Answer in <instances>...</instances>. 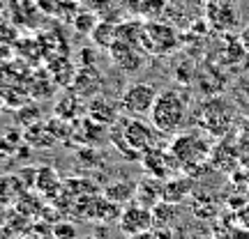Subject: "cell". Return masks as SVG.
<instances>
[{"label": "cell", "instance_id": "5", "mask_svg": "<svg viewBox=\"0 0 249 239\" xmlns=\"http://www.w3.org/2000/svg\"><path fill=\"white\" fill-rule=\"evenodd\" d=\"M157 88L152 83H129L127 88L123 90V95L118 99V106L123 111V115L129 117H143V115H150L152 104L157 99Z\"/></svg>", "mask_w": 249, "mask_h": 239}, {"label": "cell", "instance_id": "11", "mask_svg": "<svg viewBox=\"0 0 249 239\" xmlns=\"http://www.w3.org/2000/svg\"><path fill=\"white\" fill-rule=\"evenodd\" d=\"M205 14L210 26L217 30H231L238 23V12L233 9V2H226V0H208Z\"/></svg>", "mask_w": 249, "mask_h": 239}, {"label": "cell", "instance_id": "1", "mask_svg": "<svg viewBox=\"0 0 249 239\" xmlns=\"http://www.w3.org/2000/svg\"><path fill=\"white\" fill-rule=\"evenodd\" d=\"M164 133L152 122H145L141 117L123 115L111 127V143L124 159L141 161L148 150L157 147Z\"/></svg>", "mask_w": 249, "mask_h": 239}, {"label": "cell", "instance_id": "28", "mask_svg": "<svg viewBox=\"0 0 249 239\" xmlns=\"http://www.w3.org/2000/svg\"><path fill=\"white\" fill-rule=\"evenodd\" d=\"M127 239H157L155 230H145V232H136V235H129Z\"/></svg>", "mask_w": 249, "mask_h": 239}, {"label": "cell", "instance_id": "10", "mask_svg": "<svg viewBox=\"0 0 249 239\" xmlns=\"http://www.w3.org/2000/svg\"><path fill=\"white\" fill-rule=\"evenodd\" d=\"M102 83H104V79L95 67H81L79 74H74L71 90L83 99H95L102 92Z\"/></svg>", "mask_w": 249, "mask_h": 239}, {"label": "cell", "instance_id": "25", "mask_svg": "<svg viewBox=\"0 0 249 239\" xmlns=\"http://www.w3.org/2000/svg\"><path fill=\"white\" fill-rule=\"evenodd\" d=\"M53 237L55 239H76V225L70 221H58L53 225Z\"/></svg>", "mask_w": 249, "mask_h": 239}, {"label": "cell", "instance_id": "30", "mask_svg": "<svg viewBox=\"0 0 249 239\" xmlns=\"http://www.w3.org/2000/svg\"><path fill=\"white\" fill-rule=\"evenodd\" d=\"M86 239H102V237H86Z\"/></svg>", "mask_w": 249, "mask_h": 239}, {"label": "cell", "instance_id": "13", "mask_svg": "<svg viewBox=\"0 0 249 239\" xmlns=\"http://www.w3.org/2000/svg\"><path fill=\"white\" fill-rule=\"evenodd\" d=\"M164 200V179H157L152 175H145L143 179H139L136 186V203L145 205V207H155Z\"/></svg>", "mask_w": 249, "mask_h": 239}, {"label": "cell", "instance_id": "2", "mask_svg": "<svg viewBox=\"0 0 249 239\" xmlns=\"http://www.w3.org/2000/svg\"><path fill=\"white\" fill-rule=\"evenodd\" d=\"M189 120V97L182 90L166 88L161 90L150 111V122L164 136H176Z\"/></svg>", "mask_w": 249, "mask_h": 239}, {"label": "cell", "instance_id": "19", "mask_svg": "<svg viewBox=\"0 0 249 239\" xmlns=\"http://www.w3.org/2000/svg\"><path fill=\"white\" fill-rule=\"evenodd\" d=\"M35 186H37V191H42V193L49 195V198L55 195L62 189L58 173H55L53 168H49V166H42V168L35 170Z\"/></svg>", "mask_w": 249, "mask_h": 239}, {"label": "cell", "instance_id": "23", "mask_svg": "<svg viewBox=\"0 0 249 239\" xmlns=\"http://www.w3.org/2000/svg\"><path fill=\"white\" fill-rule=\"evenodd\" d=\"M166 9V0H139V12L148 18H160Z\"/></svg>", "mask_w": 249, "mask_h": 239}, {"label": "cell", "instance_id": "4", "mask_svg": "<svg viewBox=\"0 0 249 239\" xmlns=\"http://www.w3.org/2000/svg\"><path fill=\"white\" fill-rule=\"evenodd\" d=\"M233 115H235V113H233V106L226 99L213 97L198 106V111L192 115V120L196 122L198 129L208 131L210 136H224V133L231 129Z\"/></svg>", "mask_w": 249, "mask_h": 239}, {"label": "cell", "instance_id": "22", "mask_svg": "<svg viewBox=\"0 0 249 239\" xmlns=\"http://www.w3.org/2000/svg\"><path fill=\"white\" fill-rule=\"evenodd\" d=\"M152 216H155V228H173L178 219V205H169L161 200L160 205L152 207Z\"/></svg>", "mask_w": 249, "mask_h": 239}, {"label": "cell", "instance_id": "21", "mask_svg": "<svg viewBox=\"0 0 249 239\" xmlns=\"http://www.w3.org/2000/svg\"><path fill=\"white\" fill-rule=\"evenodd\" d=\"M23 195V182L17 175H0V205L18 200Z\"/></svg>", "mask_w": 249, "mask_h": 239}, {"label": "cell", "instance_id": "24", "mask_svg": "<svg viewBox=\"0 0 249 239\" xmlns=\"http://www.w3.org/2000/svg\"><path fill=\"white\" fill-rule=\"evenodd\" d=\"M97 23L99 21L92 12H81V14H76V18H74V30H76V32H83V35H90Z\"/></svg>", "mask_w": 249, "mask_h": 239}, {"label": "cell", "instance_id": "20", "mask_svg": "<svg viewBox=\"0 0 249 239\" xmlns=\"http://www.w3.org/2000/svg\"><path fill=\"white\" fill-rule=\"evenodd\" d=\"M90 39L97 46H102V48H111L118 39V26L113 21L104 18V21H99L97 26H95V30L90 32Z\"/></svg>", "mask_w": 249, "mask_h": 239}, {"label": "cell", "instance_id": "8", "mask_svg": "<svg viewBox=\"0 0 249 239\" xmlns=\"http://www.w3.org/2000/svg\"><path fill=\"white\" fill-rule=\"evenodd\" d=\"M118 230L123 232L124 237L129 235H136V232H145V230H155V216H152V209L145 207L141 203H129L120 212V219H118Z\"/></svg>", "mask_w": 249, "mask_h": 239}, {"label": "cell", "instance_id": "7", "mask_svg": "<svg viewBox=\"0 0 249 239\" xmlns=\"http://www.w3.org/2000/svg\"><path fill=\"white\" fill-rule=\"evenodd\" d=\"M141 166L145 168L148 175H152V177H157V179H164V182L178 177V173L182 170L180 163L176 161V157H173V152L169 147H164V145H157V147L145 152L141 157Z\"/></svg>", "mask_w": 249, "mask_h": 239}, {"label": "cell", "instance_id": "9", "mask_svg": "<svg viewBox=\"0 0 249 239\" xmlns=\"http://www.w3.org/2000/svg\"><path fill=\"white\" fill-rule=\"evenodd\" d=\"M108 51H111V62L124 74H134L136 69H141L143 60H145V51L141 46L124 44V42H118V39Z\"/></svg>", "mask_w": 249, "mask_h": 239}, {"label": "cell", "instance_id": "14", "mask_svg": "<svg viewBox=\"0 0 249 239\" xmlns=\"http://www.w3.org/2000/svg\"><path fill=\"white\" fill-rule=\"evenodd\" d=\"M86 106L88 104H83V97H79L76 92H67L55 101V117H60L65 122H76L86 113Z\"/></svg>", "mask_w": 249, "mask_h": 239}, {"label": "cell", "instance_id": "15", "mask_svg": "<svg viewBox=\"0 0 249 239\" xmlns=\"http://www.w3.org/2000/svg\"><path fill=\"white\" fill-rule=\"evenodd\" d=\"M102 136H104V127H99L97 122H92L88 115L74 122L71 138L76 143H81V145H86V147H95V145L102 141Z\"/></svg>", "mask_w": 249, "mask_h": 239}, {"label": "cell", "instance_id": "27", "mask_svg": "<svg viewBox=\"0 0 249 239\" xmlns=\"http://www.w3.org/2000/svg\"><path fill=\"white\" fill-rule=\"evenodd\" d=\"M155 235H157V239H180L176 228H155Z\"/></svg>", "mask_w": 249, "mask_h": 239}, {"label": "cell", "instance_id": "16", "mask_svg": "<svg viewBox=\"0 0 249 239\" xmlns=\"http://www.w3.org/2000/svg\"><path fill=\"white\" fill-rule=\"evenodd\" d=\"M136 186H139L136 179H118V182H111V184L104 186L102 193L107 195L111 203L129 205V203L136 200Z\"/></svg>", "mask_w": 249, "mask_h": 239}, {"label": "cell", "instance_id": "12", "mask_svg": "<svg viewBox=\"0 0 249 239\" xmlns=\"http://www.w3.org/2000/svg\"><path fill=\"white\" fill-rule=\"evenodd\" d=\"M118 108L113 101H108L104 97H95L88 101V106H86V115L92 120V122H97L99 127H104V129H111L113 124L120 120L118 115Z\"/></svg>", "mask_w": 249, "mask_h": 239}, {"label": "cell", "instance_id": "17", "mask_svg": "<svg viewBox=\"0 0 249 239\" xmlns=\"http://www.w3.org/2000/svg\"><path fill=\"white\" fill-rule=\"evenodd\" d=\"M192 177H173L164 182V203L169 205H182L187 200V195L192 193Z\"/></svg>", "mask_w": 249, "mask_h": 239}, {"label": "cell", "instance_id": "31", "mask_svg": "<svg viewBox=\"0 0 249 239\" xmlns=\"http://www.w3.org/2000/svg\"><path fill=\"white\" fill-rule=\"evenodd\" d=\"M226 2H238V0H226Z\"/></svg>", "mask_w": 249, "mask_h": 239}, {"label": "cell", "instance_id": "26", "mask_svg": "<svg viewBox=\"0 0 249 239\" xmlns=\"http://www.w3.org/2000/svg\"><path fill=\"white\" fill-rule=\"evenodd\" d=\"M35 5L39 12H44L49 16H60V9L65 5V0H35Z\"/></svg>", "mask_w": 249, "mask_h": 239}, {"label": "cell", "instance_id": "6", "mask_svg": "<svg viewBox=\"0 0 249 239\" xmlns=\"http://www.w3.org/2000/svg\"><path fill=\"white\" fill-rule=\"evenodd\" d=\"M178 32L176 28L169 23H160V21H150L143 26V39H141V48L150 55H164L171 53L176 46H178Z\"/></svg>", "mask_w": 249, "mask_h": 239}, {"label": "cell", "instance_id": "29", "mask_svg": "<svg viewBox=\"0 0 249 239\" xmlns=\"http://www.w3.org/2000/svg\"><path fill=\"white\" fill-rule=\"evenodd\" d=\"M238 39H240L242 48H245V51H247V53H249V26L245 28V30H242V32H240V37H238Z\"/></svg>", "mask_w": 249, "mask_h": 239}, {"label": "cell", "instance_id": "18", "mask_svg": "<svg viewBox=\"0 0 249 239\" xmlns=\"http://www.w3.org/2000/svg\"><path fill=\"white\" fill-rule=\"evenodd\" d=\"M23 141H26L30 147H39V150H51L55 143H58L53 138V133L49 131L46 124H30V127H26Z\"/></svg>", "mask_w": 249, "mask_h": 239}, {"label": "cell", "instance_id": "3", "mask_svg": "<svg viewBox=\"0 0 249 239\" xmlns=\"http://www.w3.org/2000/svg\"><path fill=\"white\" fill-rule=\"evenodd\" d=\"M169 150L173 152V157H176V161L180 163V168L189 170V173H196L205 161L210 159V154H213L210 141H208L205 133H201V131L176 133L169 145Z\"/></svg>", "mask_w": 249, "mask_h": 239}]
</instances>
